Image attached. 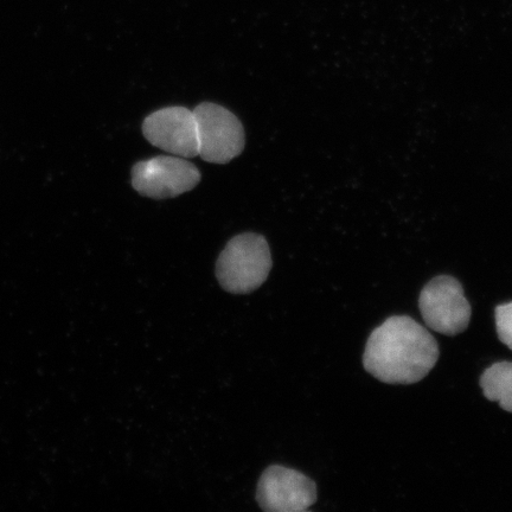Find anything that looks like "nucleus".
Listing matches in <instances>:
<instances>
[{
  "label": "nucleus",
  "mask_w": 512,
  "mask_h": 512,
  "mask_svg": "<svg viewBox=\"0 0 512 512\" xmlns=\"http://www.w3.org/2000/svg\"><path fill=\"white\" fill-rule=\"evenodd\" d=\"M272 268L270 247L264 236H235L223 249L216 264V277L227 292L251 293L265 283Z\"/></svg>",
  "instance_id": "f03ea898"
},
{
  "label": "nucleus",
  "mask_w": 512,
  "mask_h": 512,
  "mask_svg": "<svg viewBox=\"0 0 512 512\" xmlns=\"http://www.w3.org/2000/svg\"><path fill=\"white\" fill-rule=\"evenodd\" d=\"M144 136L153 146L171 155L194 158L200 155L194 112L185 107H166L144 120Z\"/></svg>",
  "instance_id": "0eeeda50"
},
{
  "label": "nucleus",
  "mask_w": 512,
  "mask_h": 512,
  "mask_svg": "<svg viewBox=\"0 0 512 512\" xmlns=\"http://www.w3.org/2000/svg\"><path fill=\"white\" fill-rule=\"evenodd\" d=\"M439 345L424 326L408 316H393L371 332L363 366L387 384H414L431 373Z\"/></svg>",
  "instance_id": "f257e3e1"
},
{
  "label": "nucleus",
  "mask_w": 512,
  "mask_h": 512,
  "mask_svg": "<svg viewBox=\"0 0 512 512\" xmlns=\"http://www.w3.org/2000/svg\"><path fill=\"white\" fill-rule=\"evenodd\" d=\"M201 182V172L187 159L159 156L133 166L132 185L140 195L155 200L185 194Z\"/></svg>",
  "instance_id": "39448f33"
},
{
  "label": "nucleus",
  "mask_w": 512,
  "mask_h": 512,
  "mask_svg": "<svg viewBox=\"0 0 512 512\" xmlns=\"http://www.w3.org/2000/svg\"><path fill=\"white\" fill-rule=\"evenodd\" d=\"M495 317L499 341L512 350V303L497 306Z\"/></svg>",
  "instance_id": "1a4fd4ad"
},
{
  "label": "nucleus",
  "mask_w": 512,
  "mask_h": 512,
  "mask_svg": "<svg viewBox=\"0 0 512 512\" xmlns=\"http://www.w3.org/2000/svg\"><path fill=\"white\" fill-rule=\"evenodd\" d=\"M256 501L265 511H305L317 501V486L302 472L273 465L262 473Z\"/></svg>",
  "instance_id": "423d86ee"
},
{
  "label": "nucleus",
  "mask_w": 512,
  "mask_h": 512,
  "mask_svg": "<svg viewBox=\"0 0 512 512\" xmlns=\"http://www.w3.org/2000/svg\"><path fill=\"white\" fill-rule=\"evenodd\" d=\"M480 387L486 399L498 402L504 411L512 413V362H497L484 370Z\"/></svg>",
  "instance_id": "6e6552de"
},
{
  "label": "nucleus",
  "mask_w": 512,
  "mask_h": 512,
  "mask_svg": "<svg viewBox=\"0 0 512 512\" xmlns=\"http://www.w3.org/2000/svg\"><path fill=\"white\" fill-rule=\"evenodd\" d=\"M419 309L428 328L441 335L453 337L469 328L471 305L462 284L451 275H439L422 288Z\"/></svg>",
  "instance_id": "7ed1b4c3"
},
{
  "label": "nucleus",
  "mask_w": 512,
  "mask_h": 512,
  "mask_svg": "<svg viewBox=\"0 0 512 512\" xmlns=\"http://www.w3.org/2000/svg\"><path fill=\"white\" fill-rule=\"evenodd\" d=\"M198 147L203 160L227 164L245 149V130L235 114L220 105L203 102L194 111Z\"/></svg>",
  "instance_id": "20e7f679"
}]
</instances>
